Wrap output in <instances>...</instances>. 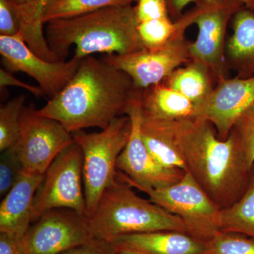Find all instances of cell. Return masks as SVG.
Masks as SVG:
<instances>
[{
	"label": "cell",
	"instance_id": "obj_6",
	"mask_svg": "<svg viewBox=\"0 0 254 254\" xmlns=\"http://www.w3.org/2000/svg\"><path fill=\"white\" fill-rule=\"evenodd\" d=\"M141 191L153 203L181 218L187 233L197 240L206 243L222 232L221 209L189 172L170 186Z\"/></svg>",
	"mask_w": 254,
	"mask_h": 254
},
{
	"label": "cell",
	"instance_id": "obj_35",
	"mask_svg": "<svg viewBox=\"0 0 254 254\" xmlns=\"http://www.w3.org/2000/svg\"><path fill=\"white\" fill-rule=\"evenodd\" d=\"M240 1L243 3L247 9L251 10L254 13V0H240Z\"/></svg>",
	"mask_w": 254,
	"mask_h": 254
},
{
	"label": "cell",
	"instance_id": "obj_22",
	"mask_svg": "<svg viewBox=\"0 0 254 254\" xmlns=\"http://www.w3.org/2000/svg\"><path fill=\"white\" fill-rule=\"evenodd\" d=\"M141 133L145 146L160 165L165 168L187 171L186 165L181 155L163 133L153 127L143 125L141 120Z\"/></svg>",
	"mask_w": 254,
	"mask_h": 254
},
{
	"label": "cell",
	"instance_id": "obj_5",
	"mask_svg": "<svg viewBox=\"0 0 254 254\" xmlns=\"http://www.w3.org/2000/svg\"><path fill=\"white\" fill-rule=\"evenodd\" d=\"M131 118L125 115L115 118L104 129L73 133L83 153V179L86 216L94 213L104 190L118 175L117 161L131 136Z\"/></svg>",
	"mask_w": 254,
	"mask_h": 254
},
{
	"label": "cell",
	"instance_id": "obj_2",
	"mask_svg": "<svg viewBox=\"0 0 254 254\" xmlns=\"http://www.w3.org/2000/svg\"><path fill=\"white\" fill-rule=\"evenodd\" d=\"M138 90L126 73L91 55L82 59L68 84L36 112L71 133L90 127L104 129L126 115Z\"/></svg>",
	"mask_w": 254,
	"mask_h": 254
},
{
	"label": "cell",
	"instance_id": "obj_33",
	"mask_svg": "<svg viewBox=\"0 0 254 254\" xmlns=\"http://www.w3.org/2000/svg\"><path fill=\"white\" fill-rule=\"evenodd\" d=\"M200 0H165L168 6L169 15L170 18L175 20L183 14L184 9L187 5L192 2H198Z\"/></svg>",
	"mask_w": 254,
	"mask_h": 254
},
{
	"label": "cell",
	"instance_id": "obj_21",
	"mask_svg": "<svg viewBox=\"0 0 254 254\" xmlns=\"http://www.w3.org/2000/svg\"><path fill=\"white\" fill-rule=\"evenodd\" d=\"M137 0H46L40 20L43 24L53 20L63 19L93 12L103 8L130 5Z\"/></svg>",
	"mask_w": 254,
	"mask_h": 254
},
{
	"label": "cell",
	"instance_id": "obj_15",
	"mask_svg": "<svg viewBox=\"0 0 254 254\" xmlns=\"http://www.w3.org/2000/svg\"><path fill=\"white\" fill-rule=\"evenodd\" d=\"M43 175L23 169L0 205V232L22 239L32 223V211L36 190Z\"/></svg>",
	"mask_w": 254,
	"mask_h": 254
},
{
	"label": "cell",
	"instance_id": "obj_14",
	"mask_svg": "<svg viewBox=\"0 0 254 254\" xmlns=\"http://www.w3.org/2000/svg\"><path fill=\"white\" fill-rule=\"evenodd\" d=\"M254 101V76L219 78L206 99L197 107L195 118L210 122L219 138L226 140L242 113Z\"/></svg>",
	"mask_w": 254,
	"mask_h": 254
},
{
	"label": "cell",
	"instance_id": "obj_16",
	"mask_svg": "<svg viewBox=\"0 0 254 254\" xmlns=\"http://www.w3.org/2000/svg\"><path fill=\"white\" fill-rule=\"evenodd\" d=\"M144 254H204L205 243L187 232L156 231L123 235L110 240Z\"/></svg>",
	"mask_w": 254,
	"mask_h": 254
},
{
	"label": "cell",
	"instance_id": "obj_28",
	"mask_svg": "<svg viewBox=\"0 0 254 254\" xmlns=\"http://www.w3.org/2000/svg\"><path fill=\"white\" fill-rule=\"evenodd\" d=\"M20 28L19 4L12 0H0V36H17Z\"/></svg>",
	"mask_w": 254,
	"mask_h": 254
},
{
	"label": "cell",
	"instance_id": "obj_34",
	"mask_svg": "<svg viewBox=\"0 0 254 254\" xmlns=\"http://www.w3.org/2000/svg\"><path fill=\"white\" fill-rule=\"evenodd\" d=\"M112 243V242H111ZM115 246V254H144L139 251L123 245Z\"/></svg>",
	"mask_w": 254,
	"mask_h": 254
},
{
	"label": "cell",
	"instance_id": "obj_37",
	"mask_svg": "<svg viewBox=\"0 0 254 254\" xmlns=\"http://www.w3.org/2000/svg\"><path fill=\"white\" fill-rule=\"evenodd\" d=\"M12 1L18 4H23L31 2V1H34V0H12Z\"/></svg>",
	"mask_w": 254,
	"mask_h": 254
},
{
	"label": "cell",
	"instance_id": "obj_3",
	"mask_svg": "<svg viewBox=\"0 0 254 254\" xmlns=\"http://www.w3.org/2000/svg\"><path fill=\"white\" fill-rule=\"evenodd\" d=\"M46 24L47 42L60 62L65 61L72 46L73 57L81 60L95 53L127 55L144 48L132 4L108 6Z\"/></svg>",
	"mask_w": 254,
	"mask_h": 254
},
{
	"label": "cell",
	"instance_id": "obj_17",
	"mask_svg": "<svg viewBox=\"0 0 254 254\" xmlns=\"http://www.w3.org/2000/svg\"><path fill=\"white\" fill-rule=\"evenodd\" d=\"M232 33L225 47L227 66L240 78L254 76V13L243 7L232 18Z\"/></svg>",
	"mask_w": 254,
	"mask_h": 254
},
{
	"label": "cell",
	"instance_id": "obj_7",
	"mask_svg": "<svg viewBox=\"0 0 254 254\" xmlns=\"http://www.w3.org/2000/svg\"><path fill=\"white\" fill-rule=\"evenodd\" d=\"M56 208L71 209L86 215L83 153L75 141L60 152L43 175L35 195L32 223Z\"/></svg>",
	"mask_w": 254,
	"mask_h": 254
},
{
	"label": "cell",
	"instance_id": "obj_25",
	"mask_svg": "<svg viewBox=\"0 0 254 254\" xmlns=\"http://www.w3.org/2000/svg\"><path fill=\"white\" fill-rule=\"evenodd\" d=\"M177 29L175 21L165 17L138 23V34L144 48H158L168 43Z\"/></svg>",
	"mask_w": 254,
	"mask_h": 254
},
{
	"label": "cell",
	"instance_id": "obj_1",
	"mask_svg": "<svg viewBox=\"0 0 254 254\" xmlns=\"http://www.w3.org/2000/svg\"><path fill=\"white\" fill-rule=\"evenodd\" d=\"M141 123L158 130L173 143L197 183L219 208L242 196L251 171L245 153L231 136L219 138L215 127L202 118Z\"/></svg>",
	"mask_w": 254,
	"mask_h": 254
},
{
	"label": "cell",
	"instance_id": "obj_13",
	"mask_svg": "<svg viewBox=\"0 0 254 254\" xmlns=\"http://www.w3.org/2000/svg\"><path fill=\"white\" fill-rule=\"evenodd\" d=\"M1 64L11 73L21 71L34 78L50 98L58 94L77 71L82 60L48 62L38 56L19 36H0Z\"/></svg>",
	"mask_w": 254,
	"mask_h": 254
},
{
	"label": "cell",
	"instance_id": "obj_27",
	"mask_svg": "<svg viewBox=\"0 0 254 254\" xmlns=\"http://www.w3.org/2000/svg\"><path fill=\"white\" fill-rule=\"evenodd\" d=\"M1 153L0 196L3 198L17 182L23 167L14 145Z\"/></svg>",
	"mask_w": 254,
	"mask_h": 254
},
{
	"label": "cell",
	"instance_id": "obj_4",
	"mask_svg": "<svg viewBox=\"0 0 254 254\" xmlns=\"http://www.w3.org/2000/svg\"><path fill=\"white\" fill-rule=\"evenodd\" d=\"M133 188L118 172L88 218L93 238L110 241L123 235L165 230L187 233L181 218L141 198Z\"/></svg>",
	"mask_w": 254,
	"mask_h": 254
},
{
	"label": "cell",
	"instance_id": "obj_30",
	"mask_svg": "<svg viewBox=\"0 0 254 254\" xmlns=\"http://www.w3.org/2000/svg\"><path fill=\"white\" fill-rule=\"evenodd\" d=\"M60 254H115V246L109 241L93 238Z\"/></svg>",
	"mask_w": 254,
	"mask_h": 254
},
{
	"label": "cell",
	"instance_id": "obj_36",
	"mask_svg": "<svg viewBox=\"0 0 254 254\" xmlns=\"http://www.w3.org/2000/svg\"><path fill=\"white\" fill-rule=\"evenodd\" d=\"M46 0H36L37 8H38V11H39L40 16H41V13L42 8H43V4Z\"/></svg>",
	"mask_w": 254,
	"mask_h": 254
},
{
	"label": "cell",
	"instance_id": "obj_23",
	"mask_svg": "<svg viewBox=\"0 0 254 254\" xmlns=\"http://www.w3.org/2000/svg\"><path fill=\"white\" fill-rule=\"evenodd\" d=\"M26 97L20 95L0 108V151L14 146L19 136L21 115Z\"/></svg>",
	"mask_w": 254,
	"mask_h": 254
},
{
	"label": "cell",
	"instance_id": "obj_32",
	"mask_svg": "<svg viewBox=\"0 0 254 254\" xmlns=\"http://www.w3.org/2000/svg\"><path fill=\"white\" fill-rule=\"evenodd\" d=\"M0 254H23L22 239L0 232Z\"/></svg>",
	"mask_w": 254,
	"mask_h": 254
},
{
	"label": "cell",
	"instance_id": "obj_10",
	"mask_svg": "<svg viewBox=\"0 0 254 254\" xmlns=\"http://www.w3.org/2000/svg\"><path fill=\"white\" fill-rule=\"evenodd\" d=\"M33 105H24L19 136L14 145L23 169L44 175L62 150L74 142L59 122L38 115Z\"/></svg>",
	"mask_w": 254,
	"mask_h": 254
},
{
	"label": "cell",
	"instance_id": "obj_31",
	"mask_svg": "<svg viewBox=\"0 0 254 254\" xmlns=\"http://www.w3.org/2000/svg\"><path fill=\"white\" fill-rule=\"evenodd\" d=\"M7 86H16L24 88L26 91H29L36 97L46 96V94L41 89V87L31 86V85L24 83L21 80L15 78L13 76L12 73L9 72L5 68L1 67L0 68V88L2 90L3 88Z\"/></svg>",
	"mask_w": 254,
	"mask_h": 254
},
{
	"label": "cell",
	"instance_id": "obj_20",
	"mask_svg": "<svg viewBox=\"0 0 254 254\" xmlns=\"http://www.w3.org/2000/svg\"><path fill=\"white\" fill-rule=\"evenodd\" d=\"M220 220L222 232H235L254 239V165L245 191L233 204L221 209Z\"/></svg>",
	"mask_w": 254,
	"mask_h": 254
},
{
	"label": "cell",
	"instance_id": "obj_26",
	"mask_svg": "<svg viewBox=\"0 0 254 254\" xmlns=\"http://www.w3.org/2000/svg\"><path fill=\"white\" fill-rule=\"evenodd\" d=\"M229 136L244 152L252 170L254 165V101L237 119Z\"/></svg>",
	"mask_w": 254,
	"mask_h": 254
},
{
	"label": "cell",
	"instance_id": "obj_19",
	"mask_svg": "<svg viewBox=\"0 0 254 254\" xmlns=\"http://www.w3.org/2000/svg\"><path fill=\"white\" fill-rule=\"evenodd\" d=\"M215 81L211 72L201 64L190 62L179 67L163 81L169 88L186 97L197 107L210 94Z\"/></svg>",
	"mask_w": 254,
	"mask_h": 254
},
{
	"label": "cell",
	"instance_id": "obj_12",
	"mask_svg": "<svg viewBox=\"0 0 254 254\" xmlns=\"http://www.w3.org/2000/svg\"><path fill=\"white\" fill-rule=\"evenodd\" d=\"M93 238L86 215L53 209L30 225L22 238L23 254H60Z\"/></svg>",
	"mask_w": 254,
	"mask_h": 254
},
{
	"label": "cell",
	"instance_id": "obj_8",
	"mask_svg": "<svg viewBox=\"0 0 254 254\" xmlns=\"http://www.w3.org/2000/svg\"><path fill=\"white\" fill-rule=\"evenodd\" d=\"M177 29L163 46L146 48L127 55H105V62L124 71L137 89L162 83L177 68L190 62V44L185 33L190 24L183 16L175 20Z\"/></svg>",
	"mask_w": 254,
	"mask_h": 254
},
{
	"label": "cell",
	"instance_id": "obj_24",
	"mask_svg": "<svg viewBox=\"0 0 254 254\" xmlns=\"http://www.w3.org/2000/svg\"><path fill=\"white\" fill-rule=\"evenodd\" d=\"M253 239L242 234L222 231L205 243L204 254H254Z\"/></svg>",
	"mask_w": 254,
	"mask_h": 254
},
{
	"label": "cell",
	"instance_id": "obj_29",
	"mask_svg": "<svg viewBox=\"0 0 254 254\" xmlns=\"http://www.w3.org/2000/svg\"><path fill=\"white\" fill-rule=\"evenodd\" d=\"M133 6L137 22L170 17L165 0H137Z\"/></svg>",
	"mask_w": 254,
	"mask_h": 254
},
{
	"label": "cell",
	"instance_id": "obj_9",
	"mask_svg": "<svg viewBox=\"0 0 254 254\" xmlns=\"http://www.w3.org/2000/svg\"><path fill=\"white\" fill-rule=\"evenodd\" d=\"M243 7L240 0H200L190 9L198 29L196 40L190 44V61L206 66L216 83L225 76L229 23Z\"/></svg>",
	"mask_w": 254,
	"mask_h": 254
},
{
	"label": "cell",
	"instance_id": "obj_11",
	"mask_svg": "<svg viewBox=\"0 0 254 254\" xmlns=\"http://www.w3.org/2000/svg\"><path fill=\"white\" fill-rule=\"evenodd\" d=\"M138 90L126 112L131 118V136L117 161V169L124 180L133 188L159 189L180 181L186 172L160 165L150 154L142 139L141 95Z\"/></svg>",
	"mask_w": 254,
	"mask_h": 254
},
{
	"label": "cell",
	"instance_id": "obj_18",
	"mask_svg": "<svg viewBox=\"0 0 254 254\" xmlns=\"http://www.w3.org/2000/svg\"><path fill=\"white\" fill-rule=\"evenodd\" d=\"M141 115L143 120L151 121L195 118L196 106L162 82L142 90Z\"/></svg>",
	"mask_w": 254,
	"mask_h": 254
}]
</instances>
